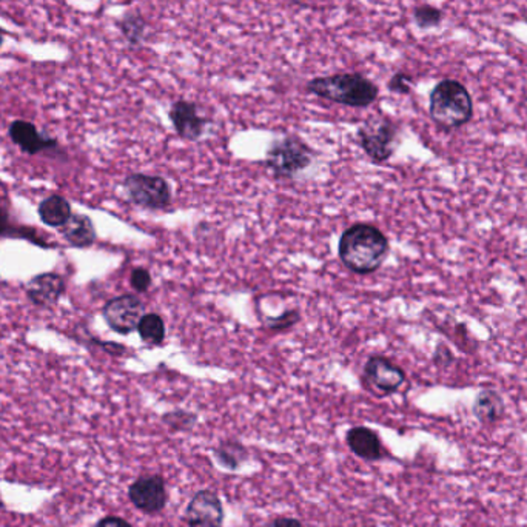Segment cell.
<instances>
[{"label":"cell","mask_w":527,"mask_h":527,"mask_svg":"<svg viewBox=\"0 0 527 527\" xmlns=\"http://www.w3.org/2000/svg\"><path fill=\"white\" fill-rule=\"evenodd\" d=\"M389 239L372 224H354L341 235L337 254L341 263L356 274L380 269L389 254Z\"/></svg>","instance_id":"obj_1"},{"label":"cell","mask_w":527,"mask_h":527,"mask_svg":"<svg viewBox=\"0 0 527 527\" xmlns=\"http://www.w3.org/2000/svg\"><path fill=\"white\" fill-rule=\"evenodd\" d=\"M307 91L341 106L367 108L380 96L378 85L359 73L321 76L307 82Z\"/></svg>","instance_id":"obj_2"},{"label":"cell","mask_w":527,"mask_h":527,"mask_svg":"<svg viewBox=\"0 0 527 527\" xmlns=\"http://www.w3.org/2000/svg\"><path fill=\"white\" fill-rule=\"evenodd\" d=\"M429 113L438 127L455 130L470 122L474 116V102L461 82L441 80L430 93Z\"/></svg>","instance_id":"obj_3"},{"label":"cell","mask_w":527,"mask_h":527,"mask_svg":"<svg viewBox=\"0 0 527 527\" xmlns=\"http://www.w3.org/2000/svg\"><path fill=\"white\" fill-rule=\"evenodd\" d=\"M315 152L300 137L285 136L270 145L265 156V167L274 178L291 180L311 164Z\"/></svg>","instance_id":"obj_4"},{"label":"cell","mask_w":527,"mask_h":527,"mask_svg":"<svg viewBox=\"0 0 527 527\" xmlns=\"http://www.w3.org/2000/svg\"><path fill=\"white\" fill-rule=\"evenodd\" d=\"M359 145L374 162H385L398 147V127L385 116H372L358 128Z\"/></svg>","instance_id":"obj_5"},{"label":"cell","mask_w":527,"mask_h":527,"mask_svg":"<svg viewBox=\"0 0 527 527\" xmlns=\"http://www.w3.org/2000/svg\"><path fill=\"white\" fill-rule=\"evenodd\" d=\"M124 189L133 204L147 210H165L171 204V189L161 176L133 173L124 180Z\"/></svg>","instance_id":"obj_6"},{"label":"cell","mask_w":527,"mask_h":527,"mask_svg":"<svg viewBox=\"0 0 527 527\" xmlns=\"http://www.w3.org/2000/svg\"><path fill=\"white\" fill-rule=\"evenodd\" d=\"M102 315L113 332L128 335L137 330L145 315V304L134 295L116 296L106 302Z\"/></svg>","instance_id":"obj_7"},{"label":"cell","mask_w":527,"mask_h":527,"mask_svg":"<svg viewBox=\"0 0 527 527\" xmlns=\"http://www.w3.org/2000/svg\"><path fill=\"white\" fill-rule=\"evenodd\" d=\"M128 498L132 501L133 506L148 515L164 511L169 501L164 478L161 475L139 476L128 487Z\"/></svg>","instance_id":"obj_8"},{"label":"cell","mask_w":527,"mask_h":527,"mask_svg":"<svg viewBox=\"0 0 527 527\" xmlns=\"http://www.w3.org/2000/svg\"><path fill=\"white\" fill-rule=\"evenodd\" d=\"M182 520L189 527H222L224 506L221 498L210 489L196 492L185 507Z\"/></svg>","instance_id":"obj_9"},{"label":"cell","mask_w":527,"mask_h":527,"mask_svg":"<svg viewBox=\"0 0 527 527\" xmlns=\"http://www.w3.org/2000/svg\"><path fill=\"white\" fill-rule=\"evenodd\" d=\"M363 378L365 384L374 387L381 395H392L406 383V372L391 359L374 355L364 365Z\"/></svg>","instance_id":"obj_10"},{"label":"cell","mask_w":527,"mask_h":527,"mask_svg":"<svg viewBox=\"0 0 527 527\" xmlns=\"http://www.w3.org/2000/svg\"><path fill=\"white\" fill-rule=\"evenodd\" d=\"M169 116L178 136L191 143L199 141L208 124V119L200 116L199 108L190 100H176L170 108Z\"/></svg>","instance_id":"obj_11"},{"label":"cell","mask_w":527,"mask_h":527,"mask_svg":"<svg viewBox=\"0 0 527 527\" xmlns=\"http://www.w3.org/2000/svg\"><path fill=\"white\" fill-rule=\"evenodd\" d=\"M64 291V278L56 273L37 274L25 284V293L36 306H53Z\"/></svg>","instance_id":"obj_12"},{"label":"cell","mask_w":527,"mask_h":527,"mask_svg":"<svg viewBox=\"0 0 527 527\" xmlns=\"http://www.w3.org/2000/svg\"><path fill=\"white\" fill-rule=\"evenodd\" d=\"M10 137L22 152L37 154L43 150L58 147V141L53 137L43 136L32 122L14 121L10 125Z\"/></svg>","instance_id":"obj_13"},{"label":"cell","mask_w":527,"mask_h":527,"mask_svg":"<svg viewBox=\"0 0 527 527\" xmlns=\"http://www.w3.org/2000/svg\"><path fill=\"white\" fill-rule=\"evenodd\" d=\"M346 441L350 450L359 458L378 461L384 457V448L381 444L380 437L372 429L364 428V426L352 428L346 435Z\"/></svg>","instance_id":"obj_14"},{"label":"cell","mask_w":527,"mask_h":527,"mask_svg":"<svg viewBox=\"0 0 527 527\" xmlns=\"http://www.w3.org/2000/svg\"><path fill=\"white\" fill-rule=\"evenodd\" d=\"M65 241L76 248H88L95 244L96 228L90 217L73 213L69 221L59 228Z\"/></svg>","instance_id":"obj_15"},{"label":"cell","mask_w":527,"mask_h":527,"mask_svg":"<svg viewBox=\"0 0 527 527\" xmlns=\"http://www.w3.org/2000/svg\"><path fill=\"white\" fill-rule=\"evenodd\" d=\"M474 415L483 424H494L504 417V401L492 389H483L474 401Z\"/></svg>","instance_id":"obj_16"},{"label":"cell","mask_w":527,"mask_h":527,"mask_svg":"<svg viewBox=\"0 0 527 527\" xmlns=\"http://www.w3.org/2000/svg\"><path fill=\"white\" fill-rule=\"evenodd\" d=\"M39 217L48 227L60 228L69 221L71 213V206L69 200L62 196H48L39 204Z\"/></svg>","instance_id":"obj_17"},{"label":"cell","mask_w":527,"mask_h":527,"mask_svg":"<svg viewBox=\"0 0 527 527\" xmlns=\"http://www.w3.org/2000/svg\"><path fill=\"white\" fill-rule=\"evenodd\" d=\"M122 36L125 37L132 47H141L147 39L148 23L145 17L137 11H128L121 21L117 22Z\"/></svg>","instance_id":"obj_18"},{"label":"cell","mask_w":527,"mask_h":527,"mask_svg":"<svg viewBox=\"0 0 527 527\" xmlns=\"http://www.w3.org/2000/svg\"><path fill=\"white\" fill-rule=\"evenodd\" d=\"M215 457L226 469L236 470L247 461L250 455L243 443L235 439H226L215 448Z\"/></svg>","instance_id":"obj_19"},{"label":"cell","mask_w":527,"mask_h":527,"mask_svg":"<svg viewBox=\"0 0 527 527\" xmlns=\"http://www.w3.org/2000/svg\"><path fill=\"white\" fill-rule=\"evenodd\" d=\"M137 333L143 343L161 346L165 341V322L158 313H145L137 326Z\"/></svg>","instance_id":"obj_20"},{"label":"cell","mask_w":527,"mask_h":527,"mask_svg":"<svg viewBox=\"0 0 527 527\" xmlns=\"http://www.w3.org/2000/svg\"><path fill=\"white\" fill-rule=\"evenodd\" d=\"M162 420L174 432H184V430H190L195 426L198 418H196L195 413H190V411H174L164 415Z\"/></svg>","instance_id":"obj_21"},{"label":"cell","mask_w":527,"mask_h":527,"mask_svg":"<svg viewBox=\"0 0 527 527\" xmlns=\"http://www.w3.org/2000/svg\"><path fill=\"white\" fill-rule=\"evenodd\" d=\"M413 19L420 28L437 27L443 21V13L430 5L417 6L413 11Z\"/></svg>","instance_id":"obj_22"},{"label":"cell","mask_w":527,"mask_h":527,"mask_svg":"<svg viewBox=\"0 0 527 527\" xmlns=\"http://www.w3.org/2000/svg\"><path fill=\"white\" fill-rule=\"evenodd\" d=\"M300 311H284L281 317L270 318V319H267V328H272V330H276V332H282V330L293 328L295 324L300 322Z\"/></svg>","instance_id":"obj_23"},{"label":"cell","mask_w":527,"mask_h":527,"mask_svg":"<svg viewBox=\"0 0 527 527\" xmlns=\"http://www.w3.org/2000/svg\"><path fill=\"white\" fill-rule=\"evenodd\" d=\"M387 87H389V90L392 93H396V95H409L411 88V78L409 74L398 71V73L392 76V79L389 80Z\"/></svg>","instance_id":"obj_24"},{"label":"cell","mask_w":527,"mask_h":527,"mask_svg":"<svg viewBox=\"0 0 527 527\" xmlns=\"http://www.w3.org/2000/svg\"><path fill=\"white\" fill-rule=\"evenodd\" d=\"M130 282H132V287L136 291H147L152 285V274L147 269H134L132 272V278H130Z\"/></svg>","instance_id":"obj_25"},{"label":"cell","mask_w":527,"mask_h":527,"mask_svg":"<svg viewBox=\"0 0 527 527\" xmlns=\"http://www.w3.org/2000/svg\"><path fill=\"white\" fill-rule=\"evenodd\" d=\"M433 361L438 365H441V367H448V365L454 364L455 356L446 344H439L437 352L433 355Z\"/></svg>","instance_id":"obj_26"},{"label":"cell","mask_w":527,"mask_h":527,"mask_svg":"<svg viewBox=\"0 0 527 527\" xmlns=\"http://www.w3.org/2000/svg\"><path fill=\"white\" fill-rule=\"evenodd\" d=\"M96 527H133L127 520L121 517H115V515H108L97 522Z\"/></svg>","instance_id":"obj_27"},{"label":"cell","mask_w":527,"mask_h":527,"mask_svg":"<svg viewBox=\"0 0 527 527\" xmlns=\"http://www.w3.org/2000/svg\"><path fill=\"white\" fill-rule=\"evenodd\" d=\"M269 527H302V522L298 518L278 517L270 522Z\"/></svg>","instance_id":"obj_28"},{"label":"cell","mask_w":527,"mask_h":527,"mask_svg":"<svg viewBox=\"0 0 527 527\" xmlns=\"http://www.w3.org/2000/svg\"><path fill=\"white\" fill-rule=\"evenodd\" d=\"M10 230V217L4 208H0V236L6 235Z\"/></svg>","instance_id":"obj_29"},{"label":"cell","mask_w":527,"mask_h":527,"mask_svg":"<svg viewBox=\"0 0 527 527\" xmlns=\"http://www.w3.org/2000/svg\"><path fill=\"white\" fill-rule=\"evenodd\" d=\"M2 42H4V36H2V30H0V47H2Z\"/></svg>","instance_id":"obj_30"}]
</instances>
